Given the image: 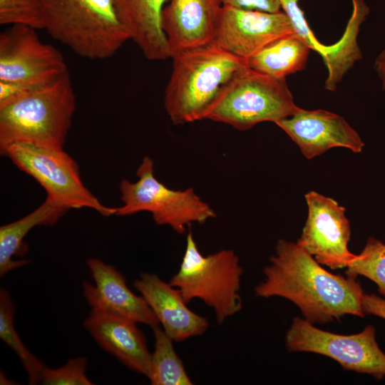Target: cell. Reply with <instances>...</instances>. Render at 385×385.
<instances>
[{
	"instance_id": "obj_1",
	"label": "cell",
	"mask_w": 385,
	"mask_h": 385,
	"mask_svg": "<svg viewBox=\"0 0 385 385\" xmlns=\"http://www.w3.org/2000/svg\"><path fill=\"white\" fill-rule=\"evenodd\" d=\"M255 287L257 297H281L295 304L312 324L327 323L346 314L364 317V292L356 277L323 268L297 243L282 239Z\"/></svg>"
},
{
	"instance_id": "obj_2",
	"label": "cell",
	"mask_w": 385,
	"mask_h": 385,
	"mask_svg": "<svg viewBox=\"0 0 385 385\" xmlns=\"http://www.w3.org/2000/svg\"><path fill=\"white\" fill-rule=\"evenodd\" d=\"M173 70L164 92V108L175 125L205 116L225 87L247 61L213 43L173 54Z\"/></svg>"
},
{
	"instance_id": "obj_3",
	"label": "cell",
	"mask_w": 385,
	"mask_h": 385,
	"mask_svg": "<svg viewBox=\"0 0 385 385\" xmlns=\"http://www.w3.org/2000/svg\"><path fill=\"white\" fill-rule=\"evenodd\" d=\"M76 106L68 71L0 106V151L16 143L63 148Z\"/></svg>"
},
{
	"instance_id": "obj_4",
	"label": "cell",
	"mask_w": 385,
	"mask_h": 385,
	"mask_svg": "<svg viewBox=\"0 0 385 385\" xmlns=\"http://www.w3.org/2000/svg\"><path fill=\"white\" fill-rule=\"evenodd\" d=\"M42 29L76 55L103 60L130 39L114 0H39Z\"/></svg>"
},
{
	"instance_id": "obj_5",
	"label": "cell",
	"mask_w": 385,
	"mask_h": 385,
	"mask_svg": "<svg viewBox=\"0 0 385 385\" xmlns=\"http://www.w3.org/2000/svg\"><path fill=\"white\" fill-rule=\"evenodd\" d=\"M242 274L239 257L232 250L204 255L192 232H188L179 270L169 282L188 304L195 299L202 301L213 310L221 324L242 308L239 293Z\"/></svg>"
},
{
	"instance_id": "obj_6",
	"label": "cell",
	"mask_w": 385,
	"mask_h": 385,
	"mask_svg": "<svg viewBox=\"0 0 385 385\" xmlns=\"http://www.w3.org/2000/svg\"><path fill=\"white\" fill-rule=\"evenodd\" d=\"M300 108L294 103L285 78H274L248 66L225 87L205 119L247 130L262 122L277 123Z\"/></svg>"
},
{
	"instance_id": "obj_7",
	"label": "cell",
	"mask_w": 385,
	"mask_h": 385,
	"mask_svg": "<svg viewBox=\"0 0 385 385\" xmlns=\"http://www.w3.org/2000/svg\"><path fill=\"white\" fill-rule=\"evenodd\" d=\"M138 180H122L120 200L123 205L116 207V215H132L139 212L151 213L158 225H166L178 234H184L193 223L203 224L217 214L202 200L192 188L183 190L171 189L154 175V163L145 156L136 171Z\"/></svg>"
},
{
	"instance_id": "obj_8",
	"label": "cell",
	"mask_w": 385,
	"mask_h": 385,
	"mask_svg": "<svg viewBox=\"0 0 385 385\" xmlns=\"http://www.w3.org/2000/svg\"><path fill=\"white\" fill-rule=\"evenodd\" d=\"M0 153L34 178L46 198L58 205L67 210L90 208L106 217L116 214V207L103 205L84 185L77 163L63 148L16 143Z\"/></svg>"
},
{
	"instance_id": "obj_9",
	"label": "cell",
	"mask_w": 385,
	"mask_h": 385,
	"mask_svg": "<svg viewBox=\"0 0 385 385\" xmlns=\"http://www.w3.org/2000/svg\"><path fill=\"white\" fill-rule=\"evenodd\" d=\"M289 351H306L327 356L343 369L367 374L377 380L385 377V354L376 340L374 326L355 334H337L318 329L296 317L286 334Z\"/></svg>"
},
{
	"instance_id": "obj_10",
	"label": "cell",
	"mask_w": 385,
	"mask_h": 385,
	"mask_svg": "<svg viewBox=\"0 0 385 385\" xmlns=\"http://www.w3.org/2000/svg\"><path fill=\"white\" fill-rule=\"evenodd\" d=\"M36 29L9 26L0 34V81L44 83L68 71L62 53L41 41Z\"/></svg>"
},
{
	"instance_id": "obj_11",
	"label": "cell",
	"mask_w": 385,
	"mask_h": 385,
	"mask_svg": "<svg viewBox=\"0 0 385 385\" xmlns=\"http://www.w3.org/2000/svg\"><path fill=\"white\" fill-rule=\"evenodd\" d=\"M308 216L297 244L322 265L346 267L356 255L348 249L351 230L345 208L314 191L305 195Z\"/></svg>"
},
{
	"instance_id": "obj_12",
	"label": "cell",
	"mask_w": 385,
	"mask_h": 385,
	"mask_svg": "<svg viewBox=\"0 0 385 385\" xmlns=\"http://www.w3.org/2000/svg\"><path fill=\"white\" fill-rule=\"evenodd\" d=\"M293 33L283 11L272 13L223 5L212 43L247 60L272 41Z\"/></svg>"
},
{
	"instance_id": "obj_13",
	"label": "cell",
	"mask_w": 385,
	"mask_h": 385,
	"mask_svg": "<svg viewBox=\"0 0 385 385\" xmlns=\"http://www.w3.org/2000/svg\"><path fill=\"white\" fill-rule=\"evenodd\" d=\"M312 159L333 148L360 153L364 143L358 133L341 115L323 109L300 108L275 123Z\"/></svg>"
},
{
	"instance_id": "obj_14",
	"label": "cell",
	"mask_w": 385,
	"mask_h": 385,
	"mask_svg": "<svg viewBox=\"0 0 385 385\" xmlns=\"http://www.w3.org/2000/svg\"><path fill=\"white\" fill-rule=\"evenodd\" d=\"M86 263L94 284L84 281L83 294L92 310L119 315L152 329L160 325L143 297L129 289L124 275L113 265L97 258H89Z\"/></svg>"
},
{
	"instance_id": "obj_15",
	"label": "cell",
	"mask_w": 385,
	"mask_h": 385,
	"mask_svg": "<svg viewBox=\"0 0 385 385\" xmlns=\"http://www.w3.org/2000/svg\"><path fill=\"white\" fill-rule=\"evenodd\" d=\"M222 6L221 0H169L161 24L171 57L212 43Z\"/></svg>"
},
{
	"instance_id": "obj_16",
	"label": "cell",
	"mask_w": 385,
	"mask_h": 385,
	"mask_svg": "<svg viewBox=\"0 0 385 385\" xmlns=\"http://www.w3.org/2000/svg\"><path fill=\"white\" fill-rule=\"evenodd\" d=\"M133 285L175 342L202 335L207 329V319L192 311L180 291L157 274L142 273Z\"/></svg>"
},
{
	"instance_id": "obj_17",
	"label": "cell",
	"mask_w": 385,
	"mask_h": 385,
	"mask_svg": "<svg viewBox=\"0 0 385 385\" xmlns=\"http://www.w3.org/2000/svg\"><path fill=\"white\" fill-rule=\"evenodd\" d=\"M136 324L119 315L91 309L83 327L103 350L133 371L147 376L151 353Z\"/></svg>"
},
{
	"instance_id": "obj_18",
	"label": "cell",
	"mask_w": 385,
	"mask_h": 385,
	"mask_svg": "<svg viewBox=\"0 0 385 385\" xmlns=\"http://www.w3.org/2000/svg\"><path fill=\"white\" fill-rule=\"evenodd\" d=\"M169 0H114L118 17L130 39L150 61L171 58L161 24L162 12Z\"/></svg>"
},
{
	"instance_id": "obj_19",
	"label": "cell",
	"mask_w": 385,
	"mask_h": 385,
	"mask_svg": "<svg viewBox=\"0 0 385 385\" xmlns=\"http://www.w3.org/2000/svg\"><path fill=\"white\" fill-rule=\"evenodd\" d=\"M352 12L342 38L332 45L320 43L310 28L301 35L302 39L311 50L317 52L322 58L328 70L324 88L330 91L337 89L338 83L345 73L362 58V53L357 43V36L361 24L366 20L370 9L364 0H351Z\"/></svg>"
},
{
	"instance_id": "obj_20",
	"label": "cell",
	"mask_w": 385,
	"mask_h": 385,
	"mask_svg": "<svg viewBox=\"0 0 385 385\" xmlns=\"http://www.w3.org/2000/svg\"><path fill=\"white\" fill-rule=\"evenodd\" d=\"M68 210L46 198L36 210L14 222L0 227V276L23 267L29 260H14V256H23L27 252L24 241L26 235L35 227L54 225Z\"/></svg>"
},
{
	"instance_id": "obj_21",
	"label": "cell",
	"mask_w": 385,
	"mask_h": 385,
	"mask_svg": "<svg viewBox=\"0 0 385 385\" xmlns=\"http://www.w3.org/2000/svg\"><path fill=\"white\" fill-rule=\"evenodd\" d=\"M310 50L304 41L293 33L267 44L247 60V65L257 72L285 78L305 68Z\"/></svg>"
},
{
	"instance_id": "obj_22",
	"label": "cell",
	"mask_w": 385,
	"mask_h": 385,
	"mask_svg": "<svg viewBox=\"0 0 385 385\" xmlns=\"http://www.w3.org/2000/svg\"><path fill=\"white\" fill-rule=\"evenodd\" d=\"M155 349L147 377L152 385L193 384L173 346L174 341L158 326L153 329Z\"/></svg>"
},
{
	"instance_id": "obj_23",
	"label": "cell",
	"mask_w": 385,
	"mask_h": 385,
	"mask_svg": "<svg viewBox=\"0 0 385 385\" xmlns=\"http://www.w3.org/2000/svg\"><path fill=\"white\" fill-rule=\"evenodd\" d=\"M15 307L9 292L0 289V338L20 359L29 384L39 383L45 365L24 344L14 327Z\"/></svg>"
},
{
	"instance_id": "obj_24",
	"label": "cell",
	"mask_w": 385,
	"mask_h": 385,
	"mask_svg": "<svg viewBox=\"0 0 385 385\" xmlns=\"http://www.w3.org/2000/svg\"><path fill=\"white\" fill-rule=\"evenodd\" d=\"M346 268L348 276L362 275L373 281L385 297V244L382 242L370 237L362 252Z\"/></svg>"
},
{
	"instance_id": "obj_25",
	"label": "cell",
	"mask_w": 385,
	"mask_h": 385,
	"mask_svg": "<svg viewBox=\"0 0 385 385\" xmlns=\"http://www.w3.org/2000/svg\"><path fill=\"white\" fill-rule=\"evenodd\" d=\"M0 24H24L42 29L39 0H0Z\"/></svg>"
},
{
	"instance_id": "obj_26",
	"label": "cell",
	"mask_w": 385,
	"mask_h": 385,
	"mask_svg": "<svg viewBox=\"0 0 385 385\" xmlns=\"http://www.w3.org/2000/svg\"><path fill=\"white\" fill-rule=\"evenodd\" d=\"M88 360L84 356L70 359L63 366L51 369L45 366L39 384L43 385H92L86 371Z\"/></svg>"
},
{
	"instance_id": "obj_27",
	"label": "cell",
	"mask_w": 385,
	"mask_h": 385,
	"mask_svg": "<svg viewBox=\"0 0 385 385\" xmlns=\"http://www.w3.org/2000/svg\"><path fill=\"white\" fill-rule=\"evenodd\" d=\"M222 5L267 12L282 11L280 0H221Z\"/></svg>"
},
{
	"instance_id": "obj_28",
	"label": "cell",
	"mask_w": 385,
	"mask_h": 385,
	"mask_svg": "<svg viewBox=\"0 0 385 385\" xmlns=\"http://www.w3.org/2000/svg\"><path fill=\"white\" fill-rule=\"evenodd\" d=\"M364 314H372L385 319V299L376 294H364L362 299Z\"/></svg>"
},
{
	"instance_id": "obj_29",
	"label": "cell",
	"mask_w": 385,
	"mask_h": 385,
	"mask_svg": "<svg viewBox=\"0 0 385 385\" xmlns=\"http://www.w3.org/2000/svg\"><path fill=\"white\" fill-rule=\"evenodd\" d=\"M374 67L381 80L382 91L385 93V48L375 59Z\"/></svg>"
}]
</instances>
